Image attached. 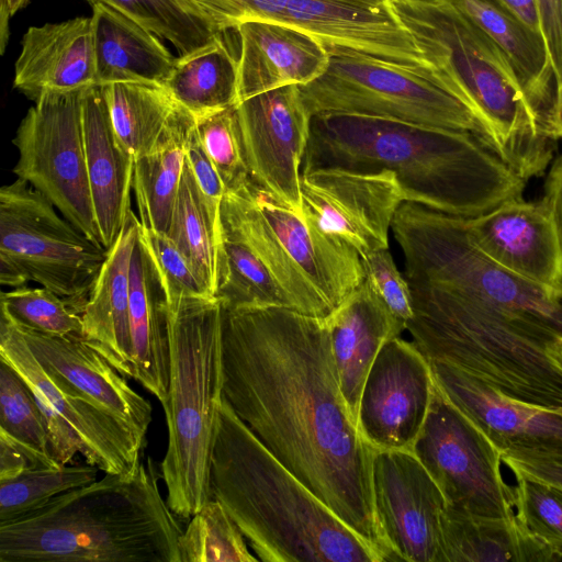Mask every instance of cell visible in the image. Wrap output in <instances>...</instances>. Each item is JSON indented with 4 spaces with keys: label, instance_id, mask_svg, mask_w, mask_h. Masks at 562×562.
Returning a JSON list of instances; mask_svg holds the SVG:
<instances>
[{
    "label": "cell",
    "instance_id": "cell-18",
    "mask_svg": "<svg viewBox=\"0 0 562 562\" xmlns=\"http://www.w3.org/2000/svg\"><path fill=\"white\" fill-rule=\"evenodd\" d=\"M284 24L336 47L426 66L391 0H289Z\"/></svg>",
    "mask_w": 562,
    "mask_h": 562
},
{
    "label": "cell",
    "instance_id": "cell-38",
    "mask_svg": "<svg viewBox=\"0 0 562 562\" xmlns=\"http://www.w3.org/2000/svg\"><path fill=\"white\" fill-rule=\"evenodd\" d=\"M98 471L99 468L87 462L63 464L0 481V524L19 519L61 493L97 481Z\"/></svg>",
    "mask_w": 562,
    "mask_h": 562
},
{
    "label": "cell",
    "instance_id": "cell-28",
    "mask_svg": "<svg viewBox=\"0 0 562 562\" xmlns=\"http://www.w3.org/2000/svg\"><path fill=\"white\" fill-rule=\"evenodd\" d=\"M97 85L155 82L165 85L177 57L154 33L119 10L92 5Z\"/></svg>",
    "mask_w": 562,
    "mask_h": 562
},
{
    "label": "cell",
    "instance_id": "cell-17",
    "mask_svg": "<svg viewBox=\"0 0 562 562\" xmlns=\"http://www.w3.org/2000/svg\"><path fill=\"white\" fill-rule=\"evenodd\" d=\"M472 244L502 269L562 296V250L544 204L508 200L487 213L465 217Z\"/></svg>",
    "mask_w": 562,
    "mask_h": 562
},
{
    "label": "cell",
    "instance_id": "cell-16",
    "mask_svg": "<svg viewBox=\"0 0 562 562\" xmlns=\"http://www.w3.org/2000/svg\"><path fill=\"white\" fill-rule=\"evenodd\" d=\"M0 358L25 380L40 408H52L70 426L87 463L104 473L126 474L136 470L145 441L120 418L57 386L32 353L19 327L3 314Z\"/></svg>",
    "mask_w": 562,
    "mask_h": 562
},
{
    "label": "cell",
    "instance_id": "cell-33",
    "mask_svg": "<svg viewBox=\"0 0 562 562\" xmlns=\"http://www.w3.org/2000/svg\"><path fill=\"white\" fill-rule=\"evenodd\" d=\"M215 299L223 308L281 306L290 303L256 248L233 216L221 207Z\"/></svg>",
    "mask_w": 562,
    "mask_h": 562
},
{
    "label": "cell",
    "instance_id": "cell-48",
    "mask_svg": "<svg viewBox=\"0 0 562 562\" xmlns=\"http://www.w3.org/2000/svg\"><path fill=\"white\" fill-rule=\"evenodd\" d=\"M61 465L50 453L0 429V481L13 479L27 471Z\"/></svg>",
    "mask_w": 562,
    "mask_h": 562
},
{
    "label": "cell",
    "instance_id": "cell-26",
    "mask_svg": "<svg viewBox=\"0 0 562 562\" xmlns=\"http://www.w3.org/2000/svg\"><path fill=\"white\" fill-rule=\"evenodd\" d=\"M140 222L130 212L83 306V340L121 374L132 378L130 337L131 265Z\"/></svg>",
    "mask_w": 562,
    "mask_h": 562
},
{
    "label": "cell",
    "instance_id": "cell-19",
    "mask_svg": "<svg viewBox=\"0 0 562 562\" xmlns=\"http://www.w3.org/2000/svg\"><path fill=\"white\" fill-rule=\"evenodd\" d=\"M434 382L502 452L562 453V415L514 400L445 362L429 361Z\"/></svg>",
    "mask_w": 562,
    "mask_h": 562
},
{
    "label": "cell",
    "instance_id": "cell-30",
    "mask_svg": "<svg viewBox=\"0 0 562 562\" xmlns=\"http://www.w3.org/2000/svg\"><path fill=\"white\" fill-rule=\"evenodd\" d=\"M443 562H561L562 554L537 538L516 517L493 518L445 507Z\"/></svg>",
    "mask_w": 562,
    "mask_h": 562
},
{
    "label": "cell",
    "instance_id": "cell-45",
    "mask_svg": "<svg viewBox=\"0 0 562 562\" xmlns=\"http://www.w3.org/2000/svg\"><path fill=\"white\" fill-rule=\"evenodd\" d=\"M221 31L236 29L247 21L284 23L289 0H193Z\"/></svg>",
    "mask_w": 562,
    "mask_h": 562
},
{
    "label": "cell",
    "instance_id": "cell-27",
    "mask_svg": "<svg viewBox=\"0 0 562 562\" xmlns=\"http://www.w3.org/2000/svg\"><path fill=\"white\" fill-rule=\"evenodd\" d=\"M128 323L132 379L162 403L167 397L170 375L168 301L139 234L131 265Z\"/></svg>",
    "mask_w": 562,
    "mask_h": 562
},
{
    "label": "cell",
    "instance_id": "cell-20",
    "mask_svg": "<svg viewBox=\"0 0 562 562\" xmlns=\"http://www.w3.org/2000/svg\"><path fill=\"white\" fill-rule=\"evenodd\" d=\"M16 326L41 367L57 386L120 418L146 441L151 422L150 402L134 391L126 376L100 352L81 337L49 336Z\"/></svg>",
    "mask_w": 562,
    "mask_h": 562
},
{
    "label": "cell",
    "instance_id": "cell-2",
    "mask_svg": "<svg viewBox=\"0 0 562 562\" xmlns=\"http://www.w3.org/2000/svg\"><path fill=\"white\" fill-rule=\"evenodd\" d=\"M391 171L404 202L463 217L521 198L526 181L476 134L357 116L314 115L303 170Z\"/></svg>",
    "mask_w": 562,
    "mask_h": 562
},
{
    "label": "cell",
    "instance_id": "cell-15",
    "mask_svg": "<svg viewBox=\"0 0 562 562\" xmlns=\"http://www.w3.org/2000/svg\"><path fill=\"white\" fill-rule=\"evenodd\" d=\"M236 112L251 182L303 214L301 169L312 116L300 86L247 98Z\"/></svg>",
    "mask_w": 562,
    "mask_h": 562
},
{
    "label": "cell",
    "instance_id": "cell-40",
    "mask_svg": "<svg viewBox=\"0 0 562 562\" xmlns=\"http://www.w3.org/2000/svg\"><path fill=\"white\" fill-rule=\"evenodd\" d=\"M195 131L226 192L250 181L236 105L195 119Z\"/></svg>",
    "mask_w": 562,
    "mask_h": 562
},
{
    "label": "cell",
    "instance_id": "cell-41",
    "mask_svg": "<svg viewBox=\"0 0 562 562\" xmlns=\"http://www.w3.org/2000/svg\"><path fill=\"white\" fill-rule=\"evenodd\" d=\"M0 429L50 453L46 422L31 387L21 374L1 358Z\"/></svg>",
    "mask_w": 562,
    "mask_h": 562
},
{
    "label": "cell",
    "instance_id": "cell-23",
    "mask_svg": "<svg viewBox=\"0 0 562 562\" xmlns=\"http://www.w3.org/2000/svg\"><path fill=\"white\" fill-rule=\"evenodd\" d=\"M87 173L100 241L110 249L131 210L134 157L113 128L102 86L82 91Z\"/></svg>",
    "mask_w": 562,
    "mask_h": 562
},
{
    "label": "cell",
    "instance_id": "cell-21",
    "mask_svg": "<svg viewBox=\"0 0 562 562\" xmlns=\"http://www.w3.org/2000/svg\"><path fill=\"white\" fill-rule=\"evenodd\" d=\"M250 188L290 265L333 312L364 280L360 254L251 180Z\"/></svg>",
    "mask_w": 562,
    "mask_h": 562
},
{
    "label": "cell",
    "instance_id": "cell-52",
    "mask_svg": "<svg viewBox=\"0 0 562 562\" xmlns=\"http://www.w3.org/2000/svg\"><path fill=\"white\" fill-rule=\"evenodd\" d=\"M29 0H0V46H1V54L4 52V47L7 45L8 41V24L9 19L18 12L20 9H22Z\"/></svg>",
    "mask_w": 562,
    "mask_h": 562
},
{
    "label": "cell",
    "instance_id": "cell-14",
    "mask_svg": "<svg viewBox=\"0 0 562 562\" xmlns=\"http://www.w3.org/2000/svg\"><path fill=\"white\" fill-rule=\"evenodd\" d=\"M435 382L430 362L412 341L387 340L363 384L357 425L374 450L413 451L426 423Z\"/></svg>",
    "mask_w": 562,
    "mask_h": 562
},
{
    "label": "cell",
    "instance_id": "cell-4",
    "mask_svg": "<svg viewBox=\"0 0 562 562\" xmlns=\"http://www.w3.org/2000/svg\"><path fill=\"white\" fill-rule=\"evenodd\" d=\"M153 458L105 473L0 524V562H181L183 530L161 496Z\"/></svg>",
    "mask_w": 562,
    "mask_h": 562
},
{
    "label": "cell",
    "instance_id": "cell-11",
    "mask_svg": "<svg viewBox=\"0 0 562 562\" xmlns=\"http://www.w3.org/2000/svg\"><path fill=\"white\" fill-rule=\"evenodd\" d=\"M413 452L447 507L482 517H516L514 486L502 474L501 451L436 384Z\"/></svg>",
    "mask_w": 562,
    "mask_h": 562
},
{
    "label": "cell",
    "instance_id": "cell-36",
    "mask_svg": "<svg viewBox=\"0 0 562 562\" xmlns=\"http://www.w3.org/2000/svg\"><path fill=\"white\" fill-rule=\"evenodd\" d=\"M114 8L160 40L172 44L179 56L189 55L220 34L212 18L193 0H87Z\"/></svg>",
    "mask_w": 562,
    "mask_h": 562
},
{
    "label": "cell",
    "instance_id": "cell-8",
    "mask_svg": "<svg viewBox=\"0 0 562 562\" xmlns=\"http://www.w3.org/2000/svg\"><path fill=\"white\" fill-rule=\"evenodd\" d=\"M326 48V70L300 86L311 116H368L481 135L472 111L436 79L429 67Z\"/></svg>",
    "mask_w": 562,
    "mask_h": 562
},
{
    "label": "cell",
    "instance_id": "cell-6",
    "mask_svg": "<svg viewBox=\"0 0 562 562\" xmlns=\"http://www.w3.org/2000/svg\"><path fill=\"white\" fill-rule=\"evenodd\" d=\"M406 281L413 306L406 330L428 361L449 363L514 400L562 407V372L514 315L452 286Z\"/></svg>",
    "mask_w": 562,
    "mask_h": 562
},
{
    "label": "cell",
    "instance_id": "cell-10",
    "mask_svg": "<svg viewBox=\"0 0 562 562\" xmlns=\"http://www.w3.org/2000/svg\"><path fill=\"white\" fill-rule=\"evenodd\" d=\"M82 91H46L34 101L12 139L19 153L12 171L101 244L87 173Z\"/></svg>",
    "mask_w": 562,
    "mask_h": 562
},
{
    "label": "cell",
    "instance_id": "cell-46",
    "mask_svg": "<svg viewBox=\"0 0 562 562\" xmlns=\"http://www.w3.org/2000/svg\"><path fill=\"white\" fill-rule=\"evenodd\" d=\"M186 158L193 172L195 182L207 204L211 216L221 229V207L226 189L220 173L199 139L195 125L188 137Z\"/></svg>",
    "mask_w": 562,
    "mask_h": 562
},
{
    "label": "cell",
    "instance_id": "cell-47",
    "mask_svg": "<svg viewBox=\"0 0 562 562\" xmlns=\"http://www.w3.org/2000/svg\"><path fill=\"white\" fill-rule=\"evenodd\" d=\"M501 457L515 477L542 482L562 490V453L507 449L501 452Z\"/></svg>",
    "mask_w": 562,
    "mask_h": 562
},
{
    "label": "cell",
    "instance_id": "cell-24",
    "mask_svg": "<svg viewBox=\"0 0 562 562\" xmlns=\"http://www.w3.org/2000/svg\"><path fill=\"white\" fill-rule=\"evenodd\" d=\"M97 85L92 18L31 26L23 35L13 86L36 101L46 91Z\"/></svg>",
    "mask_w": 562,
    "mask_h": 562
},
{
    "label": "cell",
    "instance_id": "cell-43",
    "mask_svg": "<svg viewBox=\"0 0 562 562\" xmlns=\"http://www.w3.org/2000/svg\"><path fill=\"white\" fill-rule=\"evenodd\" d=\"M139 240L158 271L168 303L180 297H214L167 234L140 225Z\"/></svg>",
    "mask_w": 562,
    "mask_h": 562
},
{
    "label": "cell",
    "instance_id": "cell-44",
    "mask_svg": "<svg viewBox=\"0 0 562 562\" xmlns=\"http://www.w3.org/2000/svg\"><path fill=\"white\" fill-rule=\"evenodd\" d=\"M361 260L364 278L378 296L394 317L407 325L413 316L411 290L389 248L372 251Z\"/></svg>",
    "mask_w": 562,
    "mask_h": 562
},
{
    "label": "cell",
    "instance_id": "cell-49",
    "mask_svg": "<svg viewBox=\"0 0 562 562\" xmlns=\"http://www.w3.org/2000/svg\"><path fill=\"white\" fill-rule=\"evenodd\" d=\"M555 87L562 85V0H535Z\"/></svg>",
    "mask_w": 562,
    "mask_h": 562
},
{
    "label": "cell",
    "instance_id": "cell-1",
    "mask_svg": "<svg viewBox=\"0 0 562 562\" xmlns=\"http://www.w3.org/2000/svg\"><path fill=\"white\" fill-rule=\"evenodd\" d=\"M223 395L259 441L391 561L373 504L374 449L342 395L326 318L223 308Z\"/></svg>",
    "mask_w": 562,
    "mask_h": 562
},
{
    "label": "cell",
    "instance_id": "cell-37",
    "mask_svg": "<svg viewBox=\"0 0 562 562\" xmlns=\"http://www.w3.org/2000/svg\"><path fill=\"white\" fill-rule=\"evenodd\" d=\"M181 562H256L246 539L216 499H209L179 538Z\"/></svg>",
    "mask_w": 562,
    "mask_h": 562
},
{
    "label": "cell",
    "instance_id": "cell-35",
    "mask_svg": "<svg viewBox=\"0 0 562 562\" xmlns=\"http://www.w3.org/2000/svg\"><path fill=\"white\" fill-rule=\"evenodd\" d=\"M167 235L215 297L221 229L211 216L187 158Z\"/></svg>",
    "mask_w": 562,
    "mask_h": 562
},
{
    "label": "cell",
    "instance_id": "cell-25",
    "mask_svg": "<svg viewBox=\"0 0 562 562\" xmlns=\"http://www.w3.org/2000/svg\"><path fill=\"white\" fill-rule=\"evenodd\" d=\"M325 318L341 392L357 422L363 384L378 353L406 325L391 314L366 278Z\"/></svg>",
    "mask_w": 562,
    "mask_h": 562
},
{
    "label": "cell",
    "instance_id": "cell-32",
    "mask_svg": "<svg viewBox=\"0 0 562 562\" xmlns=\"http://www.w3.org/2000/svg\"><path fill=\"white\" fill-rule=\"evenodd\" d=\"M224 33L206 46L177 57L164 85L194 119L238 103V57Z\"/></svg>",
    "mask_w": 562,
    "mask_h": 562
},
{
    "label": "cell",
    "instance_id": "cell-39",
    "mask_svg": "<svg viewBox=\"0 0 562 562\" xmlns=\"http://www.w3.org/2000/svg\"><path fill=\"white\" fill-rule=\"evenodd\" d=\"M1 314L20 327L49 336L83 338L81 313L46 288L20 286L1 294Z\"/></svg>",
    "mask_w": 562,
    "mask_h": 562
},
{
    "label": "cell",
    "instance_id": "cell-5",
    "mask_svg": "<svg viewBox=\"0 0 562 562\" xmlns=\"http://www.w3.org/2000/svg\"><path fill=\"white\" fill-rule=\"evenodd\" d=\"M424 63L476 117L483 142L526 182L551 165L555 142L492 38L447 0H391Z\"/></svg>",
    "mask_w": 562,
    "mask_h": 562
},
{
    "label": "cell",
    "instance_id": "cell-51",
    "mask_svg": "<svg viewBox=\"0 0 562 562\" xmlns=\"http://www.w3.org/2000/svg\"><path fill=\"white\" fill-rule=\"evenodd\" d=\"M517 18L531 29L540 31V22L535 0H499Z\"/></svg>",
    "mask_w": 562,
    "mask_h": 562
},
{
    "label": "cell",
    "instance_id": "cell-29",
    "mask_svg": "<svg viewBox=\"0 0 562 562\" xmlns=\"http://www.w3.org/2000/svg\"><path fill=\"white\" fill-rule=\"evenodd\" d=\"M447 1L473 21L499 47L531 105L548 127L554 75L542 34L528 26L499 0Z\"/></svg>",
    "mask_w": 562,
    "mask_h": 562
},
{
    "label": "cell",
    "instance_id": "cell-7",
    "mask_svg": "<svg viewBox=\"0 0 562 562\" xmlns=\"http://www.w3.org/2000/svg\"><path fill=\"white\" fill-rule=\"evenodd\" d=\"M169 389L161 403L168 446L159 464L167 504L191 518L209 499L210 465L223 402V306L215 297L168 303Z\"/></svg>",
    "mask_w": 562,
    "mask_h": 562
},
{
    "label": "cell",
    "instance_id": "cell-12",
    "mask_svg": "<svg viewBox=\"0 0 562 562\" xmlns=\"http://www.w3.org/2000/svg\"><path fill=\"white\" fill-rule=\"evenodd\" d=\"M301 196L304 217L361 257L389 248L393 218L404 202L393 172L339 168L301 171Z\"/></svg>",
    "mask_w": 562,
    "mask_h": 562
},
{
    "label": "cell",
    "instance_id": "cell-34",
    "mask_svg": "<svg viewBox=\"0 0 562 562\" xmlns=\"http://www.w3.org/2000/svg\"><path fill=\"white\" fill-rule=\"evenodd\" d=\"M111 122L134 159L149 154L168 126L178 102L164 85L112 82L102 86Z\"/></svg>",
    "mask_w": 562,
    "mask_h": 562
},
{
    "label": "cell",
    "instance_id": "cell-54",
    "mask_svg": "<svg viewBox=\"0 0 562 562\" xmlns=\"http://www.w3.org/2000/svg\"><path fill=\"white\" fill-rule=\"evenodd\" d=\"M547 350L554 362V364L562 372V338H557L552 344L547 347Z\"/></svg>",
    "mask_w": 562,
    "mask_h": 562
},
{
    "label": "cell",
    "instance_id": "cell-50",
    "mask_svg": "<svg viewBox=\"0 0 562 562\" xmlns=\"http://www.w3.org/2000/svg\"><path fill=\"white\" fill-rule=\"evenodd\" d=\"M541 202L550 213L562 250V155L550 165Z\"/></svg>",
    "mask_w": 562,
    "mask_h": 562
},
{
    "label": "cell",
    "instance_id": "cell-22",
    "mask_svg": "<svg viewBox=\"0 0 562 562\" xmlns=\"http://www.w3.org/2000/svg\"><path fill=\"white\" fill-rule=\"evenodd\" d=\"M235 30L240 44L238 102L284 86L306 85L328 66L325 45L291 25L247 21Z\"/></svg>",
    "mask_w": 562,
    "mask_h": 562
},
{
    "label": "cell",
    "instance_id": "cell-53",
    "mask_svg": "<svg viewBox=\"0 0 562 562\" xmlns=\"http://www.w3.org/2000/svg\"><path fill=\"white\" fill-rule=\"evenodd\" d=\"M548 130L554 140L562 139V85L555 88Z\"/></svg>",
    "mask_w": 562,
    "mask_h": 562
},
{
    "label": "cell",
    "instance_id": "cell-9",
    "mask_svg": "<svg viewBox=\"0 0 562 562\" xmlns=\"http://www.w3.org/2000/svg\"><path fill=\"white\" fill-rule=\"evenodd\" d=\"M43 194L18 178L0 189V282H35L80 313L108 257Z\"/></svg>",
    "mask_w": 562,
    "mask_h": 562
},
{
    "label": "cell",
    "instance_id": "cell-13",
    "mask_svg": "<svg viewBox=\"0 0 562 562\" xmlns=\"http://www.w3.org/2000/svg\"><path fill=\"white\" fill-rule=\"evenodd\" d=\"M372 492L376 520L391 561L443 562L445 497L408 450H375Z\"/></svg>",
    "mask_w": 562,
    "mask_h": 562
},
{
    "label": "cell",
    "instance_id": "cell-55",
    "mask_svg": "<svg viewBox=\"0 0 562 562\" xmlns=\"http://www.w3.org/2000/svg\"><path fill=\"white\" fill-rule=\"evenodd\" d=\"M557 413H559L560 415H562V407L561 408H558V409H554Z\"/></svg>",
    "mask_w": 562,
    "mask_h": 562
},
{
    "label": "cell",
    "instance_id": "cell-3",
    "mask_svg": "<svg viewBox=\"0 0 562 562\" xmlns=\"http://www.w3.org/2000/svg\"><path fill=\"white\" fill-rule=\"evenodd\" d=\"M211 498L265 562H385L250 431L223 397Z\"/></svg>",
    "mask_w": 562,
    "mask_h": 562
},
{
    "label": "cell",
    "instance_id": "cell-31",
    "mask_svg": "<svg viewBox=\"0 0 562 562\" xmlns=\"http://www.w3.org/2000/svg\"><path fill=\"white\" fill-rule=\"evenodd\" d=\"M194 116L178 103L156 147L134 161L133 191L140 225L168 234Z\"/></svg>",
    "mask_w": 562,
    "mask_h": 562
},
{
    "label": "cell",
    "instance_id": "cell-42",
    "mask_svg": "<svg viewBox=\"0 0 562 562\" xmlns=\"http://www.w3.org/2000/svg\"><path fill=\"white\" fill-rule=\"evenodd\" d=\"M514 492L518 520L562 554V490L516 476Z\"/></svg>",
    "mask_w": 562,
    "mask_h": 562
}]
</instances>
